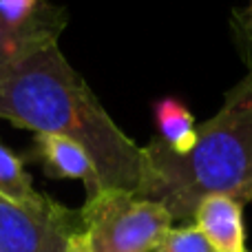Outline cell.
I'll return each mask as SVG.
<instances>
[{
    "label": "cell",
    "instance_id": "obj_12",
    "mask_svg": "<svg viewBox=\"0 0 252 252\" xmlns=\"http://www.w3.org/2000/svg\"><path fill=\"white\" fill-rule=\"evenodd\" d=\"M237 49H239L241 58L246 60V66H248V71H252V40H246V42H237Z\"/></svg>",
    "mask_w": 252,
    "mask_h": 252
},
{
    "label": "cell",
    "instance_id": "obj_5",
    "mask_svg": "<svg viewBox=\"0 0 252 252\" xmlns=\"http://www.w3.org/2000/svg\"><path fill=\"white\" fill-rule=\"evenodd\" d=\"M31 159L42 166L44 175L51 179H75L87 188V197L102 190L100 175L89 157V153L78 142L58 135H33Z\"/></svg>",
    "mask_w": 252,
    "mask_h": 252
},
{
    "label": "cell",
    "instance_id": "obj_11",
    "mask_svg": "<svg viewBox=\"0 0 252 252\" xmlns=\"http://www.w3.org/2000/svg\"><path fill=\"white\" fill-rule=\"evenodd\" d=\"M232 29H235L237 42L252 40V0H248L246 9H241L232 16Z\"/></svg>",
    "mask_w": 252,
    "mask_h": 252
},
{
    "label": "cell",
    "instance_id": "obj_8",
    "mask_svg": "<svg viewBox=\"0 0 252 252\" xmlns=\"http://www.w3.org/2000/svg\"><path fill=\"white\" fill-rule=\"evenodd\" d=\"M153 120L155 128L159 135V142L166 144L173 153L186 155L197 142V124L195 115L184 106L182 100L177 97H159L153 104Z\"/></svg>",
    "mask_w": 252,
    "mask_h": 252
},
{
    "label": "cell",
    "instance_id": "obj_2",
    "mask_svg": "<svg viewBox=\"0 0 252 252\" xmlns=\"http://www.w3.org/2000/svg\"><path fill=\"white\" fill-rule=\"evenodd\" d=\"M144 151L139 195L161 204L173 221L192 219L199 201L210 195L252 201V71L223 95L217 113L197 126V142L186 155L157 137Z\"/></svg>",
    "mask_w": 252,
    "mask_h": 252
},
{
    "label": "cell",
    "instance_id": "obj_1",
    "mask_svg": "<svg viewBox=\"0 0 252 252\" xmlns=\"http://www.w3.org/2000/svg\"><path fill=\"white\" fill-rule=\"evenodd\" d=\"M0 122L73 139L93 159L102 190L139 195L146 151L115 124L58 42L0 69Z\"/></svg>",
    "mask_w": 252,
    "mask_h": 252
},
{
    "label": "cell",
    "instance_id": "obj_10",
    "mask_svg": "<svg viewBox=\"0 0 252 252\" xmlns=\"http://www.w3.org/2000/svg\"><path fill=\"white\" fill-rule=\"evenodd\" d=\"M155 252H215V248L204 237V232L195 223H190V226L170 228L161 237Z\"/></svg>",
    "mask_w": 252,
    "mask_h": 252
},
{
    "label": "cell",
    "instance_id": "obj_9",
    "mask_svg": "<svg viewBox=\"0 0 252 252\" xmlns=\"http://www.w3.org/2000/svg\"><path fill=\"white\" fill-rule=\"evenodd\" d=\"M0 195L13 201H33L42 192L33 188L29 170L18 153L0 142Z\"/></svg>",
    "mask_w": 252,
    "mask_h": 252
},
{
    "label": "cell",
    "instance_id": "obj_3",
    "mask_svg": "<svg viewBox=\"0 0 252 252\" xmlns=\"http://www.w3.org/2000/svg\"><path fill=\"white\" fill-rule=\"evenodd\" d=\"M80 219L89 252H155L173 228L164 206L126 190H100L87 197Z\"/></svg>",
    "mask_w": 252,
    "mask_h": 252
},
{
    "label": "cell",
    "instance_id": "obj_13",
    "mask_svg": "<svg viewBox=\"0 0 252 252\" xmlns=\"http://www.w3.org/2000/svg\"><path fill=\"white\" fill-rule=\"evenodd\" d=\"M69 252H89V248H87V246H84V241H82V235H80V239L75 241V244H73V248H71Z\"/></svg>",
    "mask_w": 252,
    "mask_h": 252
},
{
    "label": "cell",
    "instance_id": "obj_4",
    "mask_svg": "<svg viewBox=\"0 0 252 252\" xmlns=\"http://www.w3.org/2000/svg\"><path fill=\"white\" fill-rule=\"evenodd\" d=\"M82 235L80 210L40 195L13 201L0 195V252H69Z\"/></svg>",
    "mask_w": 252,
    "mask_h": 252
},
{
    "label": "cell",
    "instance_id": "obj_6",
    "mask_svg": "<svg viewBox=\"0 0 252 252\" xmlns=\"http://www.w3.org/2000/svg\"><path fill=\"white\" fill-rule=\"evenodd\" d=\"M69 16L64 7L47 2L27 25L11 27L0 18V69L29 51L60 40Z\"/></svg>",
    "mask_w": 252,
    "mask_h": 252
},
{
    "label": "cell",
    "instance_id": "obj_7",
    "mask_svg": "<svg viewBox=\"0 0 252 252\" xmlns=\"http://www.w3.org/2000/svg\"><path fill=\"white\" fill-rule=\"evenodd\" d=\"M195 226L204 232L215 252H246L244 204L226 195H210L199 201Z\"/></svg>",
    "mask_w": 252,
    "mask_h": 252
}]
</instances>
